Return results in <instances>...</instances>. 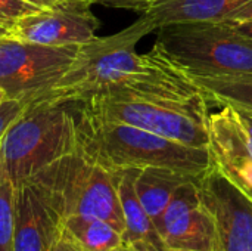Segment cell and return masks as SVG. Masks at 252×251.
I'll return each mask as SVG.
<instances>
[{
  "label": "cell",
  "instance_id": "cell-1",
  "mask_svg": "<svg viewBox=\"0 0 252 251\" xmlns=\"http://www.w3.org/2000/svg\"><path fill=\"white\" fill-rule=\"evenodd\" d=\"M154 31L152 22L142 13L127 28L78 46L74 61L44 98L83 101L115 90L170 98L202 93L157 43L148 53L136 52L137 43Z\"/></svg>",
  "mask_w": 252,
  "mask_h": 251
},
{
  "label": "cell",
  "instance_id": "cell-2",
  "mask_svg": "<svg viewBox=\"0 0 252 251\" xmlns=\"http://www.w3.org/2000/svg\"><path fill=\"white\" fill-rule=\"evenodd\" d=\"M75 102L78 148L81 154L111 172L165 167L202 178L213 169L210 148L188 146L152 132L89 114Z\"/></svg>",
  "mask_w": 252,
  "mask_h": 251
},
{
  "label": "cell",
  "instance_id": "cell-3",
  "mask_svg": "<svg viewBox=\"0 0 252 251\" xmlns=\"http://www.w3.org/2000/svg\"><path fill=\"white\" fill-rule=\"evenodd\" d=\"M80 102L94 117L130 124L188 146L208 148L210 112L204 93L170 98L115 90Z\"/></svg>",
  "mask_w": 252,
  "mask_h": 251
},
{
  "label": "cell",
  "instance_id": "cell-4",
  "mask_svg": "<svg viewBox=\"0 0 252 251\" xmlns=\"http://www.w3.org/2000/svg\"><path fill=\"white\" fill-rule=\"evenodd\" d=\"M78 148L74 101L40 98L31 102L1 141L6 169L19 186Z\"/></svg>",
  "mask_w": 252,
  "mask_h": 251
},
{
  "label": "cell",
  "instance_id": "cell-5",
  "mask_svg": "<svg viewBox=\"0 0 252 251\" xmlns=\"http://www.w3.org/2000/svg\"><path fill=\"white\" fill-rule=\"evenodd\" d=\"M28 182L41 194L59 225L71 216H87L124 232L118 172L105 169L80 151L52 163Z\"/></svg>",
  "mask_w": 252,
  "mask_h": 251
},
{
  "label": "cell",
  "instance_id": "cell-6",
  "mask_svg": "<svg viewBox=\"0 0 252 251\" xmlns=\"http://www.w3.org/2000/svg\"><path fill=\"white\" fill-rule=\"evenodd\" d=\"M157 44L189 75L252 74V40L229 24H174L158 30Z\"/></svg>",
  "mask_w": 252,
  "mask_h": 251
},
{
  "label": "cell",
  "instance_id": "cell-7",
  "mask_svg": "<svg viewBox=\"0 0 252 251\" xmlns=\"http://www.w3.org/2000/svg\"><path fill=\"white\" fill-rule=\"evenodd\" d=\"M78 46H44L0 37V90L28 104L46 96L77 55Z\"/></svg>",
  "mask_w": 252,
  "mask_h": 251
},
{
  "label": "cell",
  "instance_id": "cell-8",
  "mask_svg": "<svg viewBox=\"0 0 252 251\" xmlns=\"http://www.w3.org/2000/svg\"><path fill=\"white\" fill-rule=\"evenodd\" d=\"M92 4V0H65L58 6L40 9L12 22L7 36L55 47L81 46L96 38L100 27Z\"/></svg>",
  "mask_w": 252,
  "mask_h": 251
},
{
  "label": "cell",
  "instance_id": "cell-9",
  "mask_svg": "<svg viewBox=\"0 0 252 251\" xmlns=\"http://www.w3.org/2000/svg\"><path fill=\"white\" fill-rule=\"evenodd\" d=\"M202 204L213 215L220 251H252V198L216 166L199 180Z\"/></svg>",
  "mask_w": 252,
  "mask_h": 251
},
{
  "label": "cell",
  "instance_id": "cell-10",
  "mask_svg": "<svg viewBox=\"0 0 252 251\" xmlns=\"http://www.w3.org/2000/svg\"><path fill=\"white\" fill-rule=\"evenodd\" d=\"M214 166L252 198V136L232 105L210 114V143Z\"/></svg>",
  "mask_w": 252,
  "mask_h": 251
},
{
  "label": "cell",
  "instance_id": "cell-11",
  "mask_svg": "<svg viewBox=\"0 0 252 251\" xmlns=\"http://www.w3.org/2000/svg\"><path fill=\"white\" fill-rule=\"evenodd\" d=\"M61 225L31 182L16 186L13 251H50Z\"/></svg>",
  "mask_w": 252,
  "mask_h": 251
},
{
  "label": "cell",
  "instance_id": "cell-12",
  "mask_svg": "<svg viewBox=\"0 0 252 251\" xmlns=\"http://www.w3.org/2000/svg\"><path fill=\"white\" fill-rule=\"evenodd\" d=\"M143 15L155 31L174 24H224L252 18V0H161Z\"/></svg>",
  "mask_w": 252,
  "mask_h": 251
},
{
  "label": "cell",
  "instance_id": "cell-13",
  "mask_svg": "<svg viewBox=\"0 0 252 251\" xmlns=\"http://www.w3.org/2000/svg\"><path fill=\"white\" fill-rule=\"evenodd\" d=\"M140 169L118 172V197L124 216L123 243L134 251H165L167 247L151 216L143 209L134 189V180Z\"/></svg>",
  "mask_w": 252,
  "mask_h": 251
},
{
  "label": "cell",
  "instance_id": "cell-14",
  "mask_svg": "<svg viewBox=\"0 0 252 251\" xmlns=\"http://www.w3.org/2000/svg\"><path fill=\"white\" fill-rule=\"evenodd\" d=\"M159 235L167 249L220 251L216 220L204 204L168 222Z\"/></svg>",
  "mask_w": 252,
  "mask_h": 251
},
{
  "label": "cell",
  "instance_id": "cell-15",
  "mask_svg": "<svg viewBox=\"0 0 252 251\" xmlns=\"http://www.w3.org/2000/svg\"><path fill=\"white\" fill-rule=\"evenodd\" d=\"M201 178L190 176L165 167H145L137 172L134 189L139 201L154 223L165 210L174 192L185 183L199 180Z\"/></svg>",
  "mask_w": 252,
  "mask_h": 251
},
{
  "label": "cell",
  "instance_id": "cell-16",
  "mask_svg": "<svg viewBox=\"0 0 252 251\" xmlns=\"http://www.w3.org/2000/svg\"><path fill=\"white\" fill-rule=\"evenodd\" d=\"M61 231L86 251H112L123 244V234L97 217H66L61 222Z\"/></svg>",
  "mask_w": 252,
  "mask_h": 251
},
{
  "label": "cell",
  "instance_id": "cell-17",
  "mask_svg": "<svg viewBox=\"0 0 252 251\" xmlns=\"http://www.w3.org/2000/svg\"><path fill=\"white\" fill-rule=\"evenodd\" d=\"M208 101L252 111V74L201 77L190 75Z\"/></svg>",
  "mask_w": 252,
  "mask_h": 251
},
{
  "label": "cell",
  "instance_id": "cell-18",
  "mask_svg": "<svg viewBox=\"0 0 252 251\" xmlns=\"http://www.w3.org/2000/svg\"><path fill=\"white\" fill-rule=\"evenodd\" d=\"M16 186L6 169L0 143V251H13Z\"/></svg>",
  "mask_w": 252,
  "mask_h": 251
},
{
  "label": "cell",
  "instance_id": "cell-19",
  "mask_svg": "<svg viewBox=\"0 0 252 251\" xmlns=\"http://www.w3.org/2000/svg\"><path fill=\"white\" fill-rule=\"evenodd\" d=\"M30 104L25 101H18V99H9L4 98L0 101V143L7 133V130L21 118L24 111L27 109Z\"/></svg>",
  "mask_w": 252,
  "mask_h": 251
},
{
  "label": "cell",
  "instance_id": "cell-20",
  "mask_svg": "<svg viewBox=\"0 0 252 251\" xmlns=\"http://www.w3.org/2000/svg\"><path fill=\"white\" fill-rule=\"evenodd\" d=\"M40 9L30 0H0V22L9 27L16 19Z\"/></svg>",
  "mask_w": 252,
  "mask_h": 251
},
{
  "label": "cell",
  "instance_id": "cell-21",
  "mask_svg": "<svg viewBox=\"0 0 252 251\" xmlns=\"http://www.w3.org/2000/svg\"><path fill=\"white\" fill-rule=\"evenodd\" d=\"M93 3L108 6V7H117V9H128L136 12H146L161 0H92Z\"/></svg>",
  "mask_w": 252,
  "mask_h": 251
},
{
  "label": "cell",
  "instance_id": "cell-22",
  "mask_svg": "<svg viewBox=\"0 0 252 251\" xmlns=\"http://www.w3.org/2000/svg\"><path fill=\"white\" fill-rule=\"evenodd\" d=\"M50 251H86L84 249H81L78 244H75L69 237H66L62 231L59 232V235L56 237L53 246Z\"/></svg>",
  "mask_w": 252,
  "mask_h": 251
},
{
  "label": "cell",
  "instance_id": "cell-23",
  "mask_svg": "<svg viewBox=\"0 0 252 251\" xmlns=\"http://www.w3.org/2000/svg\"><path fill=\"white\" fill-rule=\"evenodd\" d=\"M224 24H229L235 31H238L239 34H242V36H245V37L252 40V18L233 21V22H224Z\"/></svg>",
  "mask_w": 252,
  "mask_h": 251
},
{
  "label": "cell",
  "instance_id": "cell-24",
  "mask_svg": "<svg viewBox=\"0 0 252 251\" xmlns=\"http://www.w3.org/2000/svg\"><path fill=\"white\" fill-rule=\"evenodd\" d=\"M236 109H238V112H239V115H241V118H242L244 124L247 126L248 132L251 133V136H252V111L242 109V108H236Z\"/></svg>",
  "mask_w": 252,
  "mask_h": 251
},
{
  "label": "cell",
  "instance_id": "cell-25",
  "mask_svg": "<svg viewBox=\"0 0 252 251\" xmlns=\"http://www.w3.org/2000/svg\"><path fill=\"white\" fill-rule=\"evenodd\" d=\"M30 1H32L34 4H37L41 9H49V7H53V6L63 3L65 0H30Z\"/></svg>",
  "mask_w": 252,
  "mask_h": 251
},
{
  "label": "cell",
  "instance_id": "cell-26",
  "mask_svg": "<svg viewBox=\"0 0 252 251\" xmlns=\"http://www.w3.org/2000/svg\"><path fill=\"white\" fill-rule=\"evenodd\" d=\"M112 251H134V250H133L131 247H128L127 244H124V243H123L121 246H118L117 249H114Z\"/></svg>",
  "mask_w": 252,
  "mask_h": 251
},
{
  "label": "cell",
  "instance_id": "cell-27",
  "mask_svg": "<svg viewBox=\"0 0 252 251\" xmlns=\"http://www.w3.org/2000/svg\"><path fill=\"white\" fill-rule=\"evenodd\" d=\"M6 34H7V25L3 24V22H0V37H3Z\"/></svg>",
  "mask_w": 252,
  "mask_h": 251
},
{
  "label": "cell",
  "instance_id": "cell-28",
  "mask_svg": "<svg viewBox=\"0 0 252 251\" xmlns=\"http://www.w3.org/2000/svg\"><path fill=\"white\" fill-rule=\"evenodd\" d=\"M165 251H192V250H177V249H167Z\"/></svg>",
  "mask_w": 252,
  "mask_h": 251
},
{
  "label": "cell",
  "instance_id": "cell-29",
  "mask_svg": "<svg viewBox=\"0 0 252 251\" xmlns=\"http://www.w3.org/2000/svg\"><path fill=\"white\" fill-rule=\"evenodd\" d=\"M4 98H6V96H4V93H3V92L0 90V101H3Z\"/></svg>",
  "mask_w": 252,
  "mask_h": 251
}]
</instances>
